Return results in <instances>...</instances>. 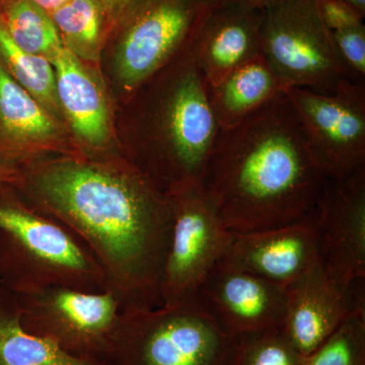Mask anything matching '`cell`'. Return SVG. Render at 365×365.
I'll list each match as a JSON object with an SVG mask.
<instances>
[{
    "instance_id": "cell-31",
    "label": "cell",
    "mask_w": 365,
    "mask_h": 365,
    "mask_svg": "<svg viewBox=\"0 0 365 365\" xmlns=\"http://www.w3.org/2000/svg\"><path fill=\"white\" fill-rule=\"evenodd\" d=\"M7 1H9V0H0V4H1L2 6L4 4H6Z\"/></svg>"
},
{
    "instance_id": "cell-8",
    "label": "cell",
    "mask_w": 365,
    "mask_h": 365,
    "mask_svg": "<svg viewBox=\"0 0 365 365\" xmlns=\"http://www.w3.org/2000/svg\"><path fill=\"white\" fill-rule=\"evenodd\" d=\"M21 326L64 351L91 360H108L121 313L116 295L51 287L16 294Z\"/></svg>"
},
{
    "instance_id": "cell-24",
    "label": "cell",
    "mask_w": 365,
    "mask_h": 365,
    "mask_svg": "<svg viewBox=\"0 0 365 365\" xmlns=\"http://www.w3.org/2000/svg\"><path fill=\"white\" fill-rule=\"evenodd\" d=\"M230 365H302V356L282 327L247 333L235 338Z\"/></svg>"
},
{
    "instance_id": "cell-2",
    "label": "cell",
    "mask_w": 365,
    "mask_h": 365,
    "mask_svg": "<svg viewBox=\"0 0 365 365\" xmlns=\"http://www.w3.org/2000/svg\"><path fill=\"white\" fill-rule=\"evenodd\" d=\"M328 180L283 93L241 123L220 128L201 185L228 232H250L309 218Z\"/></svg>"
},
{
    "instance_id": "cell-9",
    "label": "cell",
    "mask_w": 365,
    "mask_h": 365,
    "mask_svg": "<svg viewBox=\"0 0 365 365\" xmlns=\"http://www.w3.org/2000/svg\"><path fill=\"white\" fill-rule=\"evenodd\" d=\"M172 232L162 281L163 307L196 299L207 274L227 251L232 232L223 227L200 182L170 190Z\"/></svg>"
},
{
    "instance_id": "cell-29",
    "label": "cell",
    "mask_w": 365,
    "mask_h": 365,
    "mask_svg": "<svg viewBox=\"0 0 365 365\" xmlns=\"http://www.w3.org/2000/svg\"><path fill=\"white\" fill-rule=\"evenodd\" d=\"M34 4H37L41 9H44L48 14H51L55 9L66 4L69 0H31Z\"/></svg>"
},
{
    "instance_id": "cell-19",
    "label": "cell",
    "mask_w": 365,
    "mask_h": 365,
    "mask_svg": "<svg viewBox=\"0 0 365 365\" xmlns=\"http://www.w3.org/2000/svg\"><path fill=\"white\" fill-rule=\"evenodd\" d=\"M0 365H110L73 356L21 326L16 294L0 284Z\"/></svg>"
},
{
    "instance_id": "cell-14",
    "label": "cell",
    "mask_w": 365,
    "mask_h": 365,
    "mask_svg": "<svg viewBox=\"0 0 365 365\" xmlns=\"http://www.w3.org/2000/svg\"><path fill=\"white\" fill-rule=\"evenodd\" d=\"M222 260L285 288L319 263L312 215L285 227L232 232Z\"/></svg>"
},
{
    "instance_id": "cell-21",
    "label": "cell",
    "mask_w": 365,
    "mask_h": 365,
    "mask_svg": "<svg viewBox=\"0 0 365 365\" xmlns=\"http://www.w3.org/2000/svg\"><path fill=\"white\" fill-rule=\"evenodd\" d=\"M0 24L16 47L51 60L64 47L50 14L31 0H9L1 6Z\"/></svg>"
},
{
    "instance_id": "cell-13",
    "label": "cell",
    "mask_w": 365,
    "mask_h": 365,
    "mask_svg": "<svg viewBox=\"0 0 365 365\" xmlns=\"http://www.w3.org/2000/svg\"><path fill=\"white\" fill-rule=\"evenodd\" d=\"M364 288L365 282L341 287L319 263L285 287L282 329L302 356L323 344L346 319L365 313Z\"/></svg>"
},
{
    "instance_id": "cell-10",
    "label": "cell",
    "mask_w": 365,
    "mask_h": 365,
    "mask_svg": "<svg viewBox=\"0 0 365 365\" xmlns=\"http://www.w3.org/2000/svg\"><path fill=\"white\" fill-rule=\"evenodd\" d=\"M285 93L312 157L329 180L365 167V83L349 81L328 93L299 88Z\"/></svg>"
},
{
    "instance_id": "cell-26",
    "label": "cell",
    "mask_w": 365,
    "mask_h": 365,
    "mask_svg": "<svg viewBox=\"0 0 365 365\" xmlns=\"http://www.w3.org/2000/svg\"><path fill=\"white\" fill-rule=\"evenodd\" d=\"M21 179V169L19 165L0 158V186H16Z\"/></svg>"
},
{
    "instance_id": "cell-4",
    "label": "cell",
    "mask_w": 365,
    "mask_h": 365,
    "mask_svg": "<svg viewBox=\"0 0 365 365\" xmlns=\"http://www.w3.org/2000/svg\"><path fill=\"white\" fill-rule=\"evenodd\" d=\"M158 76L162 83L155 102V137L137 169L169 192L186 182H201L220 125L192 46Z\"/></svg>"
},
{
    "instance_id": "cell-25",
    "label": "cell",
    "mask_w": 365,
    "mask_h": 365,
    "mask_svg": "<svg viewBox=\"0 0 365 365\" xmlns=\"http://www.w3.org/2000/svg\"><path fill=\"white\" fill-rule=\"evenodd\" d=\"M302 365H365V313L346 319Z\"/></svg>"
},
{
    "instance_id": "cell-12",
    "label": "cell",
    "mask_w": 365,
    "mask_h": 365,
    "mask_svg": "<svg viewBox=\"0 0 365 365\" xmlns=\"http://www.w3.org/2000/svg\"><path fill=\"white\" fill-rule=\"evenodd\" d=\"M196 299L232 337L282 327L285 288L220 260L206 276Z\"/></svg>"
},
{
    "instance_id": "cell-6",
    "label": "cell",
    "mask_w": 365,
    "mask_h": 365,
    "mask_svg": "<svg viewBox=\"0 0 365 365\" xmlns=\"http://www.w3.org/2000/svg\"><path fill=\"white\" fill-rule=\"evenodd\" d=\"M212 0H133L117 16L118 81L134 93L189 49ZM116 18V19H117Z\"/></svg>"
},
{
    "instance_id": "cell-1",
    "label": "cell",
    "mask_w": 365,
    "mask_h": 365,
    "mask_svg": "<svg viewBox=\"0 0 365 365\" xmlns=\"http://www.w3.org/2000/svg\"><path fill=\"white\" fill-rule=\"evenodd\" d=\"M21 169L14 187L31 206L66 225L90 249L122 309L163 307L173 223L168 192L125 162L67 157Z\"/></svg>"
},
{
    "instance_id": "cell-15",
    "label": "cell",
    "mask_w": 365,
    "mask_h": 365,
    "mask_svg": "<svg viewBox=\"0 0 365 365\" xmlns=\"http://www.w3.org/2000/svg\"><path fill=\"white\" fill-rule=\"evenodd\" d=\"M264 11L215 6L192 44L194 59L206 86H213L248 60L262 54Z\"/></svg>"
},
{
    "instance_id": "cell-30",
    "label": "cell",
    "mask_w": 365,
    "mask_h": 365,
    "mask_svg": "<svg viewBox=\"0 0 365 365\" xmlns=\"http://www.w3.org/2000/svg\"><path fill=\"white\" fill-rule=\"evenodd\" d=\"M346 2H349L352 6H356L360 11L365 13V0H344Z\"/></svg>"
},
{
    "instance_id": "cell-17",
    "label": "cell",
    "mask_w": 365,
    "mask_h": 365,
    "mask_svg": "<svg viewBox=\"0 0 365 365\" xmlns=\"http://www.w3.org/2000/svg\"><path fill=\"white\" fill-rule=\"evenodd\" d=\"M0 133L6 138L0 158L20 167L21 160L62 150L58 125L21 88L0 62Z\"/></svg>"
},
{
    "instance_id": "cell-22",
    "label": "cell",
    "mask_w": 365,
    "mask_h": 365,
    "mask_svg": "<svg viewBox=\"0 0 365 365\" xmlns=\"http://www.w3.org/2000/svg\"><path fill=\"white\" fill-rule=\"evenodd\" d=\"M318 6L341 61L365 83V13L344 0H318Z\"/></svg>"
},
{
    "instance_id": "cell-16",
    "label": "cell",
    "mask_w": 365,
    "mask_h": 365,
    "mask_svg": "<svg viewBox=\"0 0 365 365\" xmlns=\"http://www.w3.org/2000/svg\"><path fill=\"white\" fill-rule=\"evenodd\" d=\"M56 78L59 107L79 141L95 151L105 150L111 118L104 91L83 60L63 47L50 60Z\"/></svg>"
},
{
    "instance_id": "cell-20",
    "label": "cell",
    "mask_w": 365,
    "mask_h": 365,
    "mask_svg": "<svg viewBox=\"0 0 365 365\" xmlns=\"http://www.w3.org/2000/svg\"><path fill=\"white\" fill-rule=\"evenodd\" d=\"M49 14L64 47L79 59L98 60L112 20L98 0H69Z\"/></svg>"
},
{
    "instance_id": "cell-23",
    "label": "cell",
    "mask_w": 365,
    "mask_h": 365,
    "mask_svg": "<svg viewBox=\"0 0 365 365\" xmlns=\"http://www.w3.org/2000/svg\"><path fill=\"white\" fill-rule=\"evenodd\" d=\"M0 59L11 78L33 96L50 114L59 112L56 78L51 62L45 57L29 54L16 47L1 24Z\"/></svg>"
},
{
    "instance_id": "cell-18",
    "label": "cell",
    "mask_w": 365,
    "mask_h": 365,
    "mask_svg": "<svg viewBox=\"0 0 365 365\" xmlns=\"http://www.w3.org/2000/svg\"><path fill=\"white\" fill-rule=\"evenodd\" d=\"M287 88L264 55L259 54L237 67L217 85L207 86V91L220 128L225 129L241 123Z\"/></svg>"
},
{
    "instance_id": "cell-28",
    "label": "cell",
    "mask_w": 365,
    "mask_h": 365,
    "mask_svg": "<svg viewBox=\"0 0 365 365\" xmlns=\"http://www.w3.org/2000/svg\"><path fill=\"white\" fill-rule=\"evenodd\" d=\"M112 19H116L133 0H98Z\"/></svg>"
},
{
    "instance_id": "cell-11",
    "label": "cell",
    "mask_w": 365,
    "mask_h": 365,
    "mask_svg": "<svg viewBox=\"0 0 365 365\" xmlns=\"http://www.w3.org/2000/svg\"><path fill=\"white\" fill-rule=\"evenodd\" d=\"M312 222L326 275L343 287L365 282V167L327 181Z\"/></svg>"
},
{
    "instance_id": "cell-3",
    "label": "cell",
    "mask_w": 365,
    "mask_h": 365,
    "mask_svg": "<svg viewBox=\"0 0 365 365\" xmlns=\"http://www.w3.org/2000/svg\"><path fill=\"white\" fill-rule=\"evenodd\" d=\"M0 284L14 294L66 287L108 289L104 271L71 230L0 186Z\"/></svg>"
},
{
    "instance_id": "cell-5",
    "label": "cell",
    "mask_w": 365,
    "mask_h": 365,
    "mask_svg": "<svg viewBox=\"0 0 365 365\" xmlns=\"http://www.w3.org/2000/svg\"><path fill=\"white\" fill-rule=\"evenodd\" d=\"M235 340L198 300L121 309L110 365H230Z\"/></svg>"
},
{
    "instance_id": "cell-7",
    "label": "cell",
    "mask_w": 365,
    "mask_h": 365,
    "mask_svg": "<svg viewBox=\"0 0 365 365\" xmlns=\"http://www.w3.org/2000/svg\"><path fill=\"white\" fill-rule=\"evenodd\" d=\"M262 54L288 88L328 93L359 81L338 56L318 0H284L264 11Z\"/></svg>"
},
{
    "instance_id": "cell-27",
    "label": "cell",
    "mask_w": 365,
    "mask_h": 365,
    "mask_svg": "<svg viewBox=\"0 0 365 365\" xmlns=\"http://www.w3.org/2000/svg\"><path fill=\"white\" fill-rule=\"evenodd\" d=\"M216 6H240L248 7V9H261L266 11L269 7L276 6L284 0H212Z\"/></svg>"
}]
</instances>
